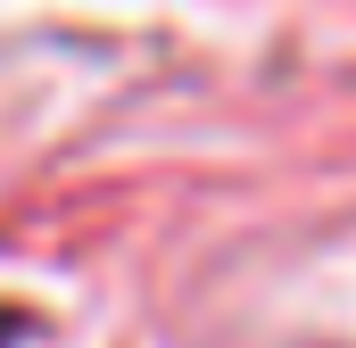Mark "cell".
Returning a JSON list of instances; mask_svg holds the SVG:
<instances>
[{
	"label": "cell",
	"mask_w": 356,
	"mask_h": 348,
	"mask_svg": "<svg viewBox=\"0 0 356 348\" xmlns=\"http://www.w3.org/2000/svg\"><path fill=\"white\" fill-rule=\"evenodd\" d=\"M8 332H17V315H0V340H8Z\"/></svg>",
	"instance_id": "obj_1"
}]
</instances>
